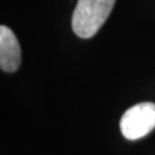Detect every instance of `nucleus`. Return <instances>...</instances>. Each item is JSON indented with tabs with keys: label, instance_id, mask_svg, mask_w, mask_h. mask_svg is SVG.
<instances>
[{
	"label": "nucleus",
	"instance_id": "nucleus-1",
	"mask_svg": "<svg viewBox=\"0 0 155 155\" xmlns=\"http://www.w3.org/2000/svg\"><path fill=\"white\" fill-rule=\"evenodd\" d=\"M115 0H78L71 17V28L79 38H91L110 14Z\"/></svg>",
	"mask_w": 155,
	"mask_h": 155
},
{
	"label": "nucleus",
	"instance_id": "nucleus-3",
	"mask_svg": "<svg viewBox=\"0 0 155 155\" xmlns=\"http://www.w3.org/2000/svg\"><path fill=\"white\" fill-rule=\"evenodd\" d=\"M21 47L16 36L6 25L0 27V68L6 72H14L21 64Z\"/></svg>",
	"mask_w": 155,
	"mask_h": 155
},
{
	"label": "nucleus",
	"instance_id": "nucleus-2",
	"mask_svg": "<svg viewBox=\"0 0 155 155\" xmlns=\"http://www.w3.org/2000/svg\"><path fill=\"white\" fill-rule=\"evenodd\" d=\"M120 127L127 140H137L147 136L155 127V104L141 102L129 108L123 114Z\"/></svg>",
	"mask_w": 155,
	"mask_h": 155
}]
</instances>
